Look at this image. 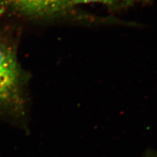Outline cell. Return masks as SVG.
Here are the masks:
<instances>
[{
    "instance_id": "cell-1",
    "label": "cell",
    "mask_w": 157,
    "mask_h": 157,
    "mask_svg": "<svg viewBox=\"0 0 157 157\" xmlns=\"http://www.w3.org/2000/svg\"><path fill=\"white\" fill-rule=\"evenodd\" d=\"M23 81L15 51L11 45L0 40V107L20 105Z\"/></svg>"
},
{
    "instance_id": "cell-2",
    "label": "cell",
    "mask_w": 157,
    "mask_h": 157,
    "mask_svg": "<svg viewBox=\"0 0 157 157\" xmlns=\"http://www.w3.org/2000/svg\"><path fill=\"white\" fill-rule=\"evenodd\" d=\"M0 6L26 16L57 15L70 6V0H0Z\"/></svg>"
},
{
    "instance_id": "cell-3",
    "label": "cell",
    "mask_w": 157,
    "mask_h": 157,
    "mask_svg": "<svg viewBox=\"0 0 157 157\" xmlns=\"http://www.w3.org/2000/svg\"><path fill=\"white\" fill-rule=\"evenodd\" d=\"M121 0H70V6L73 5L75 4H81V3H92V2H99L102 3L106 5H115L117 3H119Z\"/></svg>"
},
{
    "instance_id": "cell-4",
    "label": "cell",
    "mask_w": 157,
    "mask_h": 157,
    "mask_svg": "<svg viewBox=\"0 0 157 157\" xmlns=\"http://www.w3.org/2000/svg\"><path fill=\"white\" fill-rule=\"evenodd\" d=\"M144 157H157V153L154 151H148L147 152Z\"/></svg>"
}]
</instances>
